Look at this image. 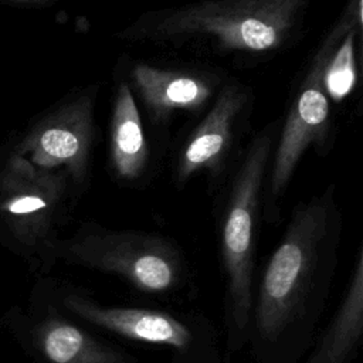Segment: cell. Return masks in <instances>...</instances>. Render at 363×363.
<instances>
[{
  "label": "cell",
  "mask_w": 363,
  "mask_h": 363,
  "mask_svg": "<svg viewBox=\"0 0 363 363\" xmlns=\"http://www.w3.org/2000/svg\"><path fill=\"white\" fill-rule=\"evenodd\" d=\"M281 119L255 132L240 152L218 213V247L224 275V328L230 352L247 346L255 286V252L262 221V190Z\"/></svg>",
  "instance_id": "3"
},
{
  "label": "cell",
  "mask_w": 363,
  "mask_h": 363,
  "mask_svg": "<svg viewBox=\"0 0 363 363\" xmlns=\"http://www.w3.org/2000/svg\"><path fill=\"white\" fill-rule=\"evenodd\" d=\"M62 306L75 318L126 340L187 353L217 343V330L203 315L167 309L106 305L86 294L69 292Z\"/></svg>",
  "instance_id": "7"
},
{
  "label": "cell",
  "mask_w": 363,
  "mask_h": 363,
  "mask_svg": "<svg viewBox=\"0 0 363 363\" xmlns=\"http://www.w3.org/2000/svg\"><path fill=\"white\" fill-rule=\"evenodd\" d=\"M342 235L335 184L292 208L254 286L247 345L257 363H298L311 349L339 265Z\"/></svg>",
  "instance_id": "1"
},
{
  "label": "cell",
  "mask_w": 363,
  "mask_h": 363,
  "mask_svg": "<svg viewBox=\"0 0 363 363\" xmlns=\"http://www.w3.org/2000/svg\"><path fill=\"white\" fill-rule=\"evenodd\" d=\"M346 24L345 10L325 34L308 61L289 99L272 149L264 190L262 220L277 224L295 172L309 149L326 156L335 140L330 99L323 86V71L332 47Z\"/></svg>",
  "instance_id": "4"
},
{
  "label": "cell",
  "mask_w": 363,
  "mask_h": 363,
  "mask_svg": "<svg viewBox=\"0 0 363 363\" xmlns=\"http://www.w3.org/2000/svg\"><path fill=\"white\" fill-rule=\"evenodd\" d=\"M309 6V0H204L147 10L115 38L258 61L298 43Z\"/></svg>",
  "instance_id": "2"
},
{
  "label": "cell",
  "mask_w": 363,
  "mask_h": 363,
  "mask_svg": "<svg viewBox=\"0 0 363 363\" xmlns=\"http://www.w3.org/2000/svg\"><path fill=\"white\" fill-rule=\"evenodd\" d=\"M252 106L254 94L248 85L238 79L224 81L174 155L173 182L179 189L197 176H206L211 187L221 184L240 155L238 143Z\"/></svg>",
  "instance_id": "6"
},
{
  "label": "cell",
  "mask_w": 363,
  "mask_h": 363,
  "mask_svg": "<svg viewBox=\"0 0 363 363\" xmlns=\"http://www.w3.org/2000/svg\"><path fill=\"white\" fill-rule=\"evenodd\" d=\"M98 94L99 85L82 91L61 113V119L38 136V149L44 157L51 163H65L78 184H85L91 172Z\"/></svg>",
  "instance_id": "10"
},
{
  "label": "cell",
  "mask_w": 363,
  "mask_h": 363,
  "mask_svg": "<svg viewBox=\"0 0 363 363\" xmlns=\"http://www.w3.org/2000/svg\"><path fill=\"white\" fill-rule=\"evenodd\" d=\"M150 163V146L138 102L128 82L121 77L116 79L109 116V172L116 183L139 187L147 180Z\"/></svg>",
  "instance_id": "9"
},
{
  "label": "cell",
  "mask_w": 363,
  "mask_h": 363,
  "mask_svg": "<svg viewBox=\"0 0 363 363\" xmlns=\"http://www.w3.org/2000/svg\"><path fill=\"white\" fill-rule=\"evenodd\" d=\"M218 345H208L187 353H173L170 363H223Z\"/></svg>",
  "instance_id": "14"
},
{
  "label": "cell",
  "mask_w": 363,
  "mask_h": 363,
  "mask_svg": "<svg viewBox=\"0 0 363 363\" xmlns=\"http://www.w3.org/2000/svg\"><path fill=\"white\" fill-rule=\"evenodd\" d=\"M123 79L155 126L166 125L177 113L204 112L224 79L214 71L170 67L149 61L126 62Z\"/></svg>",
  "instance_id": "8"
},
{
  "label": "cell",
  "mask_w": 363,
  "mask_h": 363,
  "mask_svg": "<svg viewBox=\"0 0 363 363\" xmlns=\"http://www.w3.org/2000/svg\"><path fill=\"white\" fill-rule=\"evenodd\" d=\"M48 207V201L37 194H28L23 196L9 206V210L14 214H31L37 213L40 210H45Z\"/></svg>",
  "instance_id": "15"
},
{
  "label": "cell",
  "mask_w": 363,
  "mask_h": 363,
  "mask_svg": "<svg viewBox=\"0 0 363 363\" xmlns=\"http://www.w3.org/2000/svg\"><path fill=\"white\" fill-rule=\"evenodd\" d=\"M346 24L332 47L325 71L323 86L330 102H342L357 82L359 48L362 40V0H353L343 9Z\"/></svg>",
  "instance_id": "13"
},
{
  "label": "cell",
  "mask_w": 363,
  "mask_h": 363,
  "mask_svg": "<svg viewBox=\"0 0 363 363\" xmlns=\"http://www.w3.org/2000/svg\"><path fill=\"white\" fill-rule=\"evenodd\" d=\"M363 339V247L359 244L342 301L303 363H352Z\"/></svg>",
  "instance_id": "11"
},
{
  "label": "cell",
  "mask_w": 363,
  "mask_h": 363,
  "mask_svg": "<svg viewBox=\"0 0 363 363\" xmlns=\"http://www.w3.org/2000/svg\"><path fill=\"white\" fill-rule=\"evenodd\" d=\"M71 261L123 279L138 292L169 296L190 282L182 247L163 234L85 225L67 248Z\"/></svg>",
  "instance_id": "5"
},
{
  "label": "cell",
  "mask_w": 363,
  "mask_h": 363,
  "mask_svg": "<svg viewBox=\"0 0 363 363\" xmlns=\"http://www.w3.org/2000/svg\"><path fill=\"white\" fill-rule=\"evenodd\" d=\"M35 340L48 363H139L118 345L57 316L38 328Z\"/></svg>",
  "instance_id": "12"
}]
</instances>
